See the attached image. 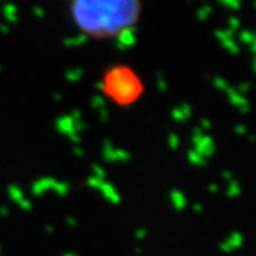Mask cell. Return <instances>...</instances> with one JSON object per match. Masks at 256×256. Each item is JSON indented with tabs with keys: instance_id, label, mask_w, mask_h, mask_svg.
<instances>
[{
	"instance_id": "d6a6232c",
	"label": "cell",
	"mask_w": 256,
	"mask_h": 256,
	"mask_svg": "<svg viewBox=\"0 0 256 256\" xmlns=\"http://www.w3.org/2000/svg\"><path fill=\"white\" fill-rule=\"evenodd\" d=\"M88 128V124L87 122H84V121H76L74 122V132H77V134H80L82 131H84V130H87Z\"/></svg>"
},
{
	"instance_id": "5bb4252c",
	"label": "cell",
	"mask_w": 256,
	"mask_h": 256,
	"mask_svg": "<svg viewBox=\"0 0 256 256\" xmlns=\"http://www.w3.org/2000/svg\"><path fill=\"white\" fill-rule=\"evenodd\" d=\"M82 68L80 67H76V68H70V70H67L66 72V80L68 82H78L82 80Z\"/></svg>"
},
{
	"instance_id": "6f0895ef",
	"label": "cell",
	"mask_w": 256,
	"mask_h": 256,
	"mask_svg": "<svg viewBox=\"0 0 256 256\" xmlns=\"http://www.w3.org/2000/svg\"><path fill=\"white\" fill-rule=\"evenodd\" d=\"M63 256H77L76 254H72V252H67V254H64Z\"/></svg>"
},
{
	"instance_id": "d6986e66",
	"label": "cell",
	"mask_w": 256,
	"mask_h": 256,
	"mask_svg": "<svg viewBox=\"0 0 256 256\" xmlns=\"http://www.w3.org/2000/svg\"><path fill=\"white\" fill-rule=\"evenodd\" d=\"M53 191L58 195V196H66L68 191H70V185L67 182H64V181H57L54 185V188H53Z\"/></svg>"
},
{
	"instance_id": "f546056e",
	"label": "cell",
	"mask_w": 256,
	"mask_h": 256,
	"mask_svg": "<svg viewBox=\"0 0 256 256\" xmlns=\"http://www.w3.org/2000/svg\"><path fill=\"white\" fill-rule=\"evenodd\" d=\"M228 26L229 30H232V32L235 33V32L240 28V20H239L238 18H235V16H230V18H228Z\"/></svg>"
},
{
	"instance_id": "f907efd6",
	"label": "cell",
	"mask_w": 256,
	"mask_h": 256,
	"mask_svg": "<svg viewBox=\"0 0 256 256\" xmlns=\"http://www.w3.org/2000/svg\"><path fill=\"white\" fill-rule=\"evenodd\" d=\"M208 191H210V194H218L220 188H218V185H216V184H210V186H208Z\"/></svg>"
},
{
	"instance_id": "8d00e7d4",
	"label": "cell",
	"mask_w": 256,
	"mask_h": 256,
	"mask_svg": "<svg viewBox=\"0 0 256 256\" xmlns=\"http://www.w3.org/2000/svg\"><path fill=\"white\" fill-rule=\"evenodd\" d=\"M234 131H235V134H238V136H246L248 128L246 126H244V124H238V126H235Z\"/></svg>"
},
{
	"instance_id": "7bdbcfd3",
	"label": "cell",
	"mask_w": 256,
	"mask_h": 256,
	"mask_svg": "<svg viewBox=\"0 0 256 256\" xmlns=\"http://www.w3.org/2000/svg\"><path fill=\"white\" fill-rule=\"evenodd\" d=\"M94 88L97 92H106L107 90V84H106V82H97L94 84Z\"/></svg>"
},
{
	"instance_id": "8fae6325",
	"label": "cell",
	"mask_w": 256,
	"mask_h": 256,
	"mask_svg": "<svg viewBox=\"0 0 256 256\" xmlns=\"http://www.w3.org/2000/svg\"><path fill=\"white\" fill-rule=\"evenodd\" d=\"M228 244L232 250H236V249H240L244 246V242H245V238L240 232H232L229 235V238L225 240Z\"/></svg>"
},
{
	"instance_id": "6da1fadb",
	"label": "cell",
	"mask_w": 256,
	"mask_h": 256,
	"mask_svg": "<svg viewBox=\"0 0 256 256\" xmlns=\"http://www.w3.org/2000/svg\"><path fill=\"white\" fill-rule=\"evenodd\" d=\"M112 73L117 74V77L111 82L112 94L121 101L132 100L138 90L136 82L132 78H130L127 74H124L122 70H116Z\"/></svg>"
},
{
	"instance_id": "30bf717a",
	"label": "cell",
	"mask_w": 256,
	"mask_h": 256,
	"mask_svg": "<svg viewBox=\"0 0 256 256\" xmlns=\"http://www.w3.org/2000/svg\"><path fill=\"white\" fill-rule=\"evenodd\" d=\"M102 160L106 162H110L114 164L117 162V158H116V148L112 146V142L108 140H104V144H102Z\"/></svg>"
},
{
	"instance_id": "f35d334b",
	"label": "cell",
	"mask_w": 256,
	"mask_h": 256,
	"mask_svg": "<svg viewBox=\"0 0 256 256\" xmlns=\"http://www.w3.org/2000/svg\"><path fill=\"white\" fill-rule=\"evenodd\" d=\"M68 140H70V141H72V142H74V144H76V146H78V144H80V142H82V137H80V134H77V132H73V134H70V136H68Z\"/></svg>"
},
{
	"instance_id": "7a4b0ae2",
	"label": "cell",
	"mask_w": 256,
	"mask_h": 256,
	"mask_svg": "<svg viewBox=\"0 0 256 256\" xmlns=\"http://www.w3.org/2000/svg\"><path fill=\"white\" fill-rule=\"evenodd\" d=\"M192 144H194V150L205 160L210 158L215 152V142L210 136H204V137L198 138V140L192 141Z\"/></svg>"
},
{
	"instance_id": "52a82bcc",
	"label": "cell",
	"mask_w": 256,
	"mask_h": 256,
	"mask_svg": "<svg viewBox=\"0 0 256 256\" xmlns=\"http://www.w3.org/2000/svg\"><path fill=\"white\" fill-rule=\"evenodd\" d=\"M56 130L63 134L66 137H68L70 134L74 132V121L70 116H62L56 120Z\"/></svg>"
},
{
	"instance_id": "4fadbf2b",
	"label": "cell",
	"mask_w": 256,
	"mask_h": 256,
	"mask_svg": "<svg viewBox=\"0 0 256 256\" xmlns=\"http://www.w3.org/2000/svg\"><path fill=\"white\" fill-rule=\"evenodd\" d=\"M8 195H9L10 200L13 202H16V204L24 198V192H23V190H22L18 185H16V184L9 185V188H8Z\"/></svg>"
},
{
	"instance_id": "ee69618b",
	"label": "cell",
	"mask_w": 256,
	"mask_h": 256,
	"mask_svg": "<svg viewBox=\"0 0 256 256\" xmlns=\"http://www.w3.org/2000/svg\"><path fill=\"white\" fill-rule=\"evenodd\" d=\"M146 230L144 228H140L136 232V239H138V240H142V239H146Z\"/></svg>"
},
{
	"instance_id": "44dd1931",
	"label": "cell",
	"mask_w": 256,
	"mask_h": 256,
	"mask_svg": "<svg viewBox=\"0 0 256 256\" xmlns=\"http://www.w3.org/2000/svg\"><path fill=\"white\" fill-rule=\"evenodd\" d=\"M210 14H212V8H210V4H205V6H202L198 9L196 12V18L200 22H205L206 18H210Z\"/></svg>"
},
{
	"instance_id": "8992f818",
	"label": "cell",
	"mask_w": 256,
	"mask_h": 256,
	"mask_svg": "<svg viewBox=\"0 0 256 256\" xmlns=\"http://www.w3.org/2000/svg\"><path fill=\"white\" fill-rule=\"evenodd\" d=\"M100 192L101 195H102L107 201L110 202V204H112V205H120V204H121V196H120L118 191L116 190V186L111 182L104 181V182L101 184Z\"/></svg>"
},
{
	"instance_id": "680465c9",
	"label": "cell",
	"mask_w": 256,
	"mask_h": 256,
	"mask_svg": "<svg viewBox=\"0 0 256 256\" xmlns=\"http://www.w3.org/2000/svg\"><path fill=\"white\" fill-rule=\"evenodd\" d=\"M248 140H249V141H254L255 137H254V136H248Z\"/></svg>"
},
{
	"instance_id": "c3c4849f",
	"label": "cell",
	"mask_w": 256,
	"mask_h": 256,
	"mask_svg": "<svg viewBox=\"0 0 256 256\" xmlns=\"http://www.w3.org/2000/svg\"><path fill=\"white\" fill-rule=\"evenodd\" d=\"M73 152H74V156H77L78 158H82V156H84V151H82L80 146H74Z\"/></svg>"
},
{
	"instance_id": "681fc988",
	"label": "cell",
	"mask_w": 256,
	"mask_h": 256,
	"mask_svg": "<svg viewBox=\"0 0 256 256\" xmlns=\"http://www.w3.org/2000/svg\"><path fill=\"white\" fill-rule=\"evenodd\" d=\"M67 225L70 228H76L77 226V220H74V216H67Z\"/></svg>"
},
{
	"instance_id": "60d3db41",
	"label": "cell",
	"mask_w": 256,
	"mask_h": 256,
	"mask_svg": "<svg viewBox=\"0 0 256 256\" xmlns=\"http://www.w3.org/2000/svg\"><path fill=\"white\" fill-rule=\"evenodd\" d=\"M33 14L36 16V18H44V9L43 8H40V6H34L33 8Z\"/></svg>"
},
{
	"instance_id": "74e56055",
	"label": "cell",
	"mask_w": 256,
	"mask_h": 256,
	"mask_svg": "<svg viewBox=\"0 0 256 256\" xmlns=\"http://www.w3.org/2000/svg\"><path fill=\"white\" fill-rule=\"evenodd\" d=\"M205 134H204V131H202L201 128H200V126L198 127L194 128V131H192V141H195V140H198V138L204 137Z\"/></svg>"
},
{
	"instance_id": "9f6ffc18",
	"label": "cell",
	"mask_w": 256,
	"mask_h": 256,
	"mask_svg": "<svg viewBox=\"0 0 256 256\" xmlns=\"http://www.w3.org/2000/svg\"><path fill=\"white\" fill-rule=\"evenodd\" d=\"M134 252H136V254H137V255H140V254H141V252H142V250H141V248H136V249H134Z\"/></svg>"
},
{
	"instance_id": "bcb514c9",
	"label": "cell",
	"mask_w": 256,
	"mask_h": 256,
	"mask_svg": "<svg viewBox=\"0 0 256 256\" xmlns=\"http://www.w3.org/2000/svg\"><path fill=\"white\" fill-rule=\"evenodd\" d=\"M222 178L226 180L228 182H230V181L234 180V174H232L230 171H222Z\"/></svg>"
},
{
	"instance_id": "cb8c5ba5",
	"label": "cell",
	"mask_w": 256,
	"mask_h": 256,
	"mask_svg": "<svg viewBox=\"0 0 256 256\" xmlns=\"http://www.w3.org/2000/svg\"><path fill=\"white\" fill-rule=\"evenodd\" d=\"M166 142H168V146L172 150V151H176L178 148H180V137L175 134V132H171L170 136H168V140H166Z\"/></svg>"
},
{
	"instance_id": "94428289",
	"label": "cell",
	"mask_w": 256,
	"mask_h": 256,
	"mask_svg": "<svg viewBox=\"0 0 256 256\" xmlns=\"http://www.w3.org/2000/svg\"><path fill=\"white\" fill-rule=\"evenodd\" d=\"M0 254H2V246H0Z\"/></svg>"
},
{
	"instance_id": "816d5d0a",
	"label": "cell",
	"mask_w": 256,
	"mask_h": 256,
	"mask_svg": "<svg viewBox=\"0 0 256 256\" xmlns=\"http://www.w3.org/2000/svg\"><path fill=\"white\" fill-rule=\"evenodd\" d=\"M8 215H9V210H8L6 206H0V216L4 218V216H8Z\"/></svg>"
},
{
	"instance_id": "db71d44e",
	"label": "cell",
	"mask_w": 256,
	"mask_h": 256,
	"mask_svg": "<svg viewBox=\"0 0 256 256\" xmlns=\"http://www.w3.org/2000/svg\"><path fill=\"white\" fill-rule=\"evenodd\" d=\"M46 232H48V234H53V232H54V226H53V225H47Z\"/></svg>"
},
{
	"instance_id": "ffe728a7",
	"label": "cell",
	"mask_w": 256,
	"mask_h": 256,
	"mask_svg": "<svg viewBox=\"0 0 256 256\" xmlns=\"http://www.w3.org/2000/svg\"><path fill=\"white\" fill-rule=\"evenodd\" d=\"M212 82H214L215 88L220 90V92H228L229 88H230V86L228 84V82H226L225 78H222V77H215V78L212 80Z\"/></svg>"
},
{
	"instance_id": "7402d4cb",
	"label": "cell",
	"mask_w": 256,
	"mask_h": 256,
	"mask_svg": "<svg viewBox=\"0 0 256 256\" xmlns=\"http://www.w3.org/2000/svg\"><path fill=\"white\" fill-rule=\"evenodd\" d=\"M234 32L229 30V28H225V30H215V37L220 40V42H224V40H229V38H234Z\"/></svg>"
},
{
	"instance_id": "2e32d148",
	"label": "cell",
	"mask_w": 256,
	"mask_h": 256,
	"mask_svg": "<svg viewBox=\"0 0 256 256\" xmlns=\"http://www.w3.org/2000/svg\"><path fill=\"white\" fill-rule=\"evenodd\" d=\"M220 46L224 47L226 52H229L230 54L238 56L239 53H240V48H239L238 43H236L234 38H229V40H224V42H220Z\"/></svg>"
},
{
	"instance_id": "9c48e42d",
	"label": "cell",
	"mask_w": 256,
	"mask_h": 256,
	"mask_svg": "<svg viewBox=\"0 0 256 256\" xmlns=\"http://www.w3.org/2000/svg\"><path fill=\"white\" fill-rule=\"evenodd\" d=\"M2 12H3V16H4L6 22H8L9 24H14V23H18V9L16 4H13V3H6V4H3Z\"/></svg>"
},
{
	"instance_id": "4316f807",
	"label": "cell",
	"mask_w": 256,
	"mask_h": 256,
	"mask_svg": "<svg viewBox=\"0 0 256 256\" xmlns=\"http://www.w3.org/2000/svg\"><path fill=\"white\" fill-rule=\"evenodd\" d=\"M156 86H158V90L161 92H165L168 90V84H166V80H165L162 73L156 74Z\"/></svg>"
},
{
	"instance_id": "ac0fdd59",
	"label": "cell",
	"mask_w": 256,
	"mask_h": 256,
	"mask_svg": "<svg viewBox=\"0 0 256 256\" xmlns=\"http://www.w3.org/2000/svg\"><path fill=\"white\" fill-rule=\"evenodd\" d=\"M239 38H240L242 43H245L248 46L255 44V34H254L250 30H242L240 34H239Z\"/></svg>"
},
{
	"instance_id": "b9f144b4",
	"label": "cell",
	"mask_w": 256,
	"mask_h": 256,
	"mask_svg": "<svg viewBox=\"0 0 256 256\" xmlns=\"http://www.w3.org/2000/svg\"><path fill=\"white\" fill-rule=\"evenodd\" d=\"M68 116L72 117V120H73L74 122H76V121H80V120H82V111L73 110L70 114H68Z\"/></svg>"
},
{
	"instance_id": "e0dca14e",
	"label": "cell",
	"mask_w": 256,
	"mask_h": 256,
	"mask_svg": "<svg viewBox=\"0 0 256 256\" xmlns=\"http://www.w3.org/2000/svg\"><path fill=\"white\" fill-rule=\"evenodd\" d=\"M240 185L236 180H232L230 182H228V188H226V196L228 198H236L240 195Z\"/></svg>"
},
{
	"instance_id": "f5cc1de1",
	"label": "cell",
	"mask_w": 256,
	"mask_h": 256,
	"mask_svg": "<svg viewBox=\"0 0 256 256\" xmlns=\"http://www.w3.org/2000/svg\"><path fill=\"white\" fill-rule=\"evenodd\" d=\"M202 210H204V208H202L201 204H194V205H192V210H194V212H202Z\"/></svg>"
},
{
	"instance_id": "484cf974",
	"label": "cell",
	"mask_w": 256,
	"mask_h": 256,
	"mask_svg": "<svg viewBox=\"0 0 256 256\" xmlns=\"http://www.w3.org/2000/svg\"><path fill=\"white\" fill-rule=\"evenodd\" d=\"M218 3H220V6H225V8H229V9H240V2L239 0H220Z\"/></svg>"
},
{
	"instance_id": "e575fe53",
	"label": "cell",
	"mask_w": 256,
	"mask_h": 256,
	"mask_svg": "<svg viewBox=\"0 0 256 256\" xmlns=\"http://www.w3.org/2000/svg\"><path fill=\"white\" fill-rule=\"evenodd\" d=\"M180 108H181V111H182V114L185 116V118H191L192 116V108L191 106L188 104V102H184V104H181L180 106Z\"/></svg>"
},
{
	"instance_id": "4dcf8cb0",
	"label": "cell",
	"mask_w": 256,
	"mask_h": 256,
	"mask_svg": "<svg viewBox=\"0 0 256 256\" xmlns=\"http://www.w3.org/2000/svg\"><path fill=\"white\" fill-rule=\"evenodd\" d=\"M92 172H94V176H97V178H100V180H106V175H107V172H106V170L102 168V166H100V165H92Z\"/></svg>"
},
{
	"instance_id": "603a6c76",
	"label": "cell",
	"mask_w": 256,
	"mask_h": 256,
	"mask_svg": "<svg viewBox=\"0 0 256 256\" xmlns=\"http://www.w3.org/2000/svg\"><path fill=\"white\" fill-rule=\"evenodd\" d=\"M116 158L117 162H128L131 160V154L122 148H116Z\"/></svg>"
},
{
	"instance_id": "ab89813d",
	"label": "cell",
	"mask_w": 256,
	"mask_h": 256,
	"mask_svg": "<svg viewBox=\"0 0 256 256\" xmlns=\"http://www.w3.org/2000/svg\"><path fill=\"white\" fill-rule=\"evenodd\" d=\"M200 124H201L200 128H201L202 131H204V130H210V128H212V122H210V120L208 118H202Z\"/></svg>"
},
{
	"instance_id": "d590c367",
	"label": "cell",
	"mask_w": 256,
	"mask_h": 256,
	"mask_svg": "<svg viewBox=\"0 0 256 256\" xmlns=\"http://www.w3.org/2000/svg\"><path fill=\"white\" fill-rule=\"evenodd\" d=\"M98 120H100V122H102V124L108 122V120H110V112H108V110H106V108L100 110V114H98Z\"/></svg>"
},
{
	"instance_id": "7c38bea8",
	"label": "cell",
	"mask_w": 256,
	"mask_h": 256,
	"mask_svg": "<svg viewBox=\"0 0 256 256\" xmlns=\"http://www.w3.org/2000/svg\"><path fill=\"white\" fill-rule=\"evenodd\" d=\"M88 40V36L87 34H78L76 37H68V38H64L63 40V46L66 47H80L84 46Z\"/></svg>"
},
{
	"instance_id": "f6af8a7d",
	"label": "cell",
	"mask_w": 256,
	"mask_h": 256,
	"mask_svg": "<svg viewBox=\"0 0 256 256\" xmlns=\"http://www.w3.org/2000/svg\"><path fill=\"white\" fill-rule=\"evenodd\" d=\"M220 249L222 250V252H224V254H230V252H234V250L230 249V246H229L226 242H220Z\"/></svg>"
},
{
	"instance_id": "d4e9b609",
	"label": "cell",
	"mask_w": 256,
	"mask_h": 256,
	"mask_svg": "<svg viewBox=\"0 0 256 256\" xmlns=\"http://www.w3.org/2000/svg\"><path fill=\"white\" fill-rule=\"evenodd\" d=\"M92 107L98 111L102 110V108H106V100H104V97H101V96H94L92 98Z\"/></svg>"
},
{
	"instance_id": "836d02e7",
	"label": "cell",
	"mask_w": 256,
	"mask_h": 256,
	"mask_svg": "<svg viewBox=\"0 0 256 256\" xmlns=\"http://www.w3.org/2000/svg\"><path fill=\"white\" fill-rule=\"evenodd\" d=\"M240 96H245L248 92H250V84L249 82H240L238 86V88H235Z\"/></svg>"
},
{
	"instance_id": "11a10c76",
	"label": "cell",
	"mask_w": 256,
	"mask_h": 256,
	"mask_svg": "<svg viewBox=\"0 0 256 256\" xmlns=\"http://www.w3.org/2000/svg\"><path fill=\"white\" fill-rule=\"evenodd\" d=\"M53 98H54L56 101H60V100H62V96H60L58 92H56L54 96H53Z\"/></svg>"
},
{
	"instance_id": "1f68e13d",
	"label": "cell",
	"mask_w": 256,
	"mask_h": 256,
	"mask_svg": "<svg viewBox=\"0 0 256 256\" xmlns=\"http://www.w3.org/2000/svg\"><path fill=\"white\" fill-rule=\"evenodd\" d=\"M18 205L22 210H32V208H33L32 201H30V200H26V198H23L22 201L18 202Z\"/></svg>"
},
{
	"instance_id": "5b68a950",
	"label": "cell",
	"mask_w": 256,
	"mask_h": 256,
	"mask_svg": "<svg viewBox=\"0 0 256 256\" xmlns=\"http://www.w3.org/2000/svg\"><path fill=\"white\" fill-rule=\"evenodd\" d=\"M228 94V100L229 102L234 106V107H236L242 114H248L249 112V101L245 96H240L235 88H229V92H226Z\"/></svg>"
},
{
	"instance_id": "91938a15",
	"label": "cell",
	"mask_w": 256,
	"mask_h": 256,
	"mask_svg": "<svg viewBox=\"0 0 256 256\" xmlns=\"http://www.w3.org/2000/svg\"><path fill=\"white\" fill-rule=\"evenodd\" d=\"M0 73H2V66H0Z\"/></svg>"
},
{
	"instance_id": "83f0119b",
	"label": "cell",
	"mask_w": 256,
	"mask_h": 256,
	"mask_svg": "<svg viewBox=\"0 0 256 256\" xmlns=\"http://www.w3.org/2000/svg\"><path fill=\"white\" fill-rule=\"evenodd\" d=\"M104 182V180H100V178H97V176H90L88 180H87V185L92 188V190H100L101 184Z\"/></svg>"
},
{
	"instance_id": "3957f363",
	"label": "cell",
	"mask_w": 256,
	"mask_h": 256,
	"mask_svg": "<svg viewBox=\"0 0 256 256\" xmlns=\"http://www.w3.org/2000/svg\"><path fill=\"white\" fill-rule=\"evenodd\" d=\"M136 33H137V30L134 26L122 28L118 33V37H117V48L118 50H127V48L136 46V43H137Z\"/></svg>"
},
{
	"instance_id": "277c9868",
	"label": "cell",
	"mask_w": 256,
	"mask_h": 256,
	"mask_svg": "<svg viewBox=\"0 0 256 256\" xmlns=\"http://www.w3.org/2000/svg\"><path fill=\"white\" fill-rule=\"evenodd\" d=\"M56 182H57V180L50 178V176H44V178H40V180L34 181L33 185H32V194H33V196H42L46 192L52 191L54 188Z\"/></svg>"
},
{
	"instance_id": "f1b7e54d",
	"label": "cell",
	"mask_w": 256,
	"mask_h": 256,
	"mask_svg": "<svg viewBox=\"0 0 256 256\" xmlns=\"http://www.w3.org/2000/svg\"><path fill=\"white\" fill-rule=\"evenodd\" d=\"M171 117H172L176 122H185V121H186V118H185V116L182 114V111H181L180 107H176V108H174V110L171 111Z\"/></svg>"
},
{
	"instance_id": "ba28073f",
	"label": "cell",
	"mask_w": 256,
	"mask_h": 256,
	"mask_svg": "<svg viewBox=\"0 0 256 256\" xmlns=\"http://www.w3.org/2000/svg\"><path fill=\"white\" fill-rule=\"evenodd\" d=\"M170 198H171V204H172L174 210H184L188 206V200L184 195V192L180 190H172L170 194Z\"/></svg>"
},
{
	"instance_id": "9a60e30c",
	"label": "cell",
	"mask_w": 256,
	"mask_h": 256,
	"mask_svg": "<svg viewBox=\"0 0 256 256\" xmlns=\"http://www.w3.org/2000/svg\"><path fill=\"white\" fill-rule=\"evenodd\" d=\"M186 158H188V161H190L192 165H196V166H205V165H206V160L202 158L195 150H190L188 154H186Z\"/></svg>"
},
{
	"instance_id": "7dc6e473",
	"label": "cell",
	"mask_w": 256,
	"mask_h": 256,
	"mask_svg": "<svg viewBox=\"0 0 256 256\" xmlns=\"http://www.w3.org/2000/svg\"><path fill=\"white\" fill-rule=\"evenodd\" d=\"M9 24H6V23H2V24H0V33H2V34H9Z\"/></svg>"
}]
</instances>
